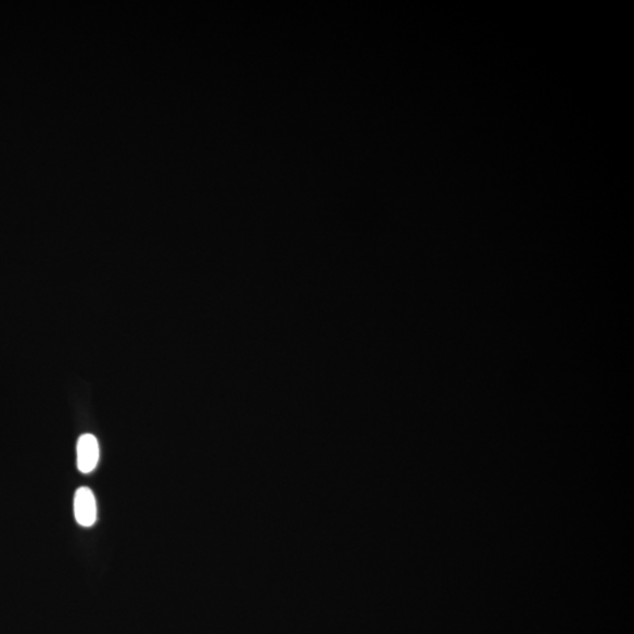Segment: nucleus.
I'll return each mask as SVG.
<instances>
[{"instance_id":"obj_2","label":"nucleus","mask_w":634,"mask_h":634,"mask_svg":"<svg viewBox=\"0 0 634 634\" xmlns=\"http://www.w3.org/2000/svg\"><path fill=\"white\" fill-rule=\"evenodd\" d=\"M78 469L83 473L92 472L99 462V444L91 434L80 436L77 445Z\"/></svg>"},{"instance_id":"obj_1","label":"nucleus","mask_w":634,"mask_h":634,"mask_svg":"<svg viewBox=\"0 0 634 634\" xmlns=\"http://www.w3.org/2000/svg\"><path fill=\"white\" fill-rule=\"evenodd\" d=\"M75 516L77 522L85 528L92 527L97 521V502L90 487H80L75 496Z\"/></svg>"}]
</instances>
